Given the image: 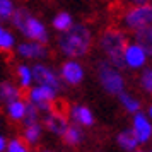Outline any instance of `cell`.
Here are the masks:
<instances>
[{"mask_svg":"<svg viewBox=\"0 0 152 152\" xmlns=\"http://www.w3.org/2000/svg\"><path fill=\"white\" fill-rule=\"evenodd\" d=\"M97 77H99V82L103 86V89L108 94H121L125 87V80L121 74L118 72V69L113 65L111 62H103L97 63Z\"/></svg>","mask_w":152,"mask_h":152,"instance_id":"4","label":"cell"},{"mask_svg":"<svg viewBox=\"0 0 152 152\" xmlns=\"http://www.w3.org/2000/svg\"><path fill=\"white\" fill-rule=\"evenodd\" d=\"M7 152H28V147H26V144H24V140L14 138V140L9 142Z\"/></svg>","mask_w":152,"mask_h":152,"instance_id":"27","label":"cell"},{"mask_svg":"<svg viewBox=\"0 0 152 152\" xmlns=\"http://www.w3.org/2000/svg\"><path fill=\"white\" fill-rule=\"evenodd\" d=\"M12 46H14V36L10 34L5 28H2L0 29V48H2V51L9 53L12 50Z\"/></svg>","mask_w":152,"mask_h":152,"instance_id":"23","label":"cell"},{"mask_svg":"<svg viewBox=\"0 0 152 152\" xmlns=\"http://www.w3.org/2000/svg\"><path fill=\"white\" fill-rule=\"evenodd\" d=\"M5 145H7V140H5V137H0V151H5V149H7Z\"/></svg>","mask_w":152,"mask_h":152,"instance_id":"28","label":"cell"},{"mask_svg":"<svg viewBox=\"0 0 152 152\" xmlns=\"http://www.w3.org/2000/svg\"><path fill=\"white\" fill-rule=\"evenodd\" d=\"M133 5H144V4H149V0H130Z\"/></svg>","mask_w":152,"mask_h":152,"instance_id":"29","label":"cell"},{"mask_svg":"<svg viewBox=\"0 0 152 152\" xmlns=\"http://www.w3.org/2000/svg\"><path fill=\"white\" fill-rule=\"evenodd\" d=\"M74 26H75V24L72 21L70 14H67V12H60V14H56L55 19H53V28H55L56 31H60V33H67V31H70Z\"/></svg>","mask_w":152,"mask_h":152,"instance_id":"19","label":"cell"},{"mask_svg":"<svg viewBox=\"0 0 152 152\" xmlns=\"http://www.w3.org/2000/svg\"><path fill=\"white\" fill-rule=\"evenodd\" d=\"M12 24H14L15 29H19L22 34L29 38L31 41H38L45 45L48 41V33H46V28L43 26L41 21H38L36 17H33V14L29 12L28 9L19 7L15 9L14 15H12Z\"/></svg>","mask_w":152,"mask_h":152,"instance_id":"3","label":"cell"},{"mask_svg":"<svg viewBox=\"0 0 152 152\" xmlns=\"http://www.w3.org/2000/svg\"><path fill=\"white\" fill-rule=\"evenodd\" d=\"M0 97H2V101L5 104H10L17 101V99H22V91L17 89L14 84L10 82H2L0 86Z\"/></svg>","mask_w":152,"mask_h":152,"instance_id":"14","label":"cell"},{"mask_svg":"<svg viewBox=\"0 0 152 152\" xmlns=\"http://www.w3.org/2000/svg\"><path fill=\"white\" fill-rule=\"evenodd\" d=\"M120 101H121V104L125 106V110L128 111V113H138V110H140V103L133 96L126 94V92L120 94Z\"/></svg>","mask_w":152,"mask_h":152,"instance_id":"22","label":"cell"},{"mask_svg":"<svg viewBox=\"0 0 152 152\" xmlns=\"http://www.w3.org/2000/svg\"><path fill=\"white\" fill-rule=\"evenodd\" d=\"M26 110H28V103L24 99H17L14 103L7 104V115L14 121H22L24 115H26Z\"/></svg>","mask_w":152,"mask_h":152,"instance_id":"16","label":"cell"},{"mask_svg":"<svg viewBox=\"0 0 152 152\" xmlns=\"http://www.w3.org/2000/svg\"><path fill=\"white\" fill-rule=\"evenodd\" d=\"M15 9L12 0H0V19L5 21V19H12Z\"/></svg>","mask_w":152,"mask_h":152,"instance_id":"24","label":"cell"},{"mask_svg":"<svg viewBox=\"0 0 152 152\" xmlns=\"http://www.w3.org/2000/svg\"><path fill=\"white\" fill-rule=\"evenodd\" d=\"M149 115L152 116V104H151V108H149Z\"/></svg>","mask_w":152,"mask_h":152,"instance_id":"30","label":"cell"},{"mask_svg":"<svg viewBox=\"0 0 152 152\" xmlns=\"http://www.w3.org/2000/svg\"><path fill=\"white\" fill-rule=\"evenodd\" d=\"M135 43L140 45L147 51V55L152 56V26H147V28L135 31Z\"/></svg>","mask_w":152,"mask_h":152,"instance_id":"15","label":"cell"},{"mask_svg":"<svg viewBox=\"0 0 152 152\" xmlns=\"http://www.w3.org/2000/svg\"><path fill=\"white\" fill-rule=\"evenodd\" d=\"M55 96H56V92L53 89L45 87V86H38V87L29 89L28 99H29V103H33L38 110L45 111V113H50L51 106L55 103Z\"/></svg>","mask_w":152,"mask_h":152,"instance_id":"6","label":"cell"},{"mask_svg":"<svg viewBox=\"0 0 152 152\" xmlns=\"http://www.w3.org/2000/svg\"><path fill=\"white\" fill-rule=\"evenodd\" d=\"M22 121H24L26 126H31V125L38 123V108L33 103H28V110H26V115H24Z\"/></svg>","mask_w":152,"mask_h":152,"instance_id":"25","label":"cell"},{"mask_svg":"<svg viewBox=\"0 0 152 152\" xmlns=\"http://www.w3.org/2000/svg\"><path fill=\"white\" fill-rule=\"evenodd\" d=\"M33 79H34V82H38V86L50 87L55 92H60V89H62V84H60V79L56 77V74L45 65H34L33 67Z\"/></svg>","mask_w":152,"mask_h":152,"instance_id":"7","label":"cell"},{"mask_svg":"<svg viewBox=\"0 0 152 152\" xmlns=\"http://www.w3.org/2000/svg\"><path fill=\"white\" fill-rule=\"evenodd\" d=\"M15 74H17V79H19V82H21L22 89H29L31 80H34V79H33V69H28L26 65H19V67L15 69Z\"/></svg>","mask_w":152,"mask_h":152,"instance_id":"20","label":"cell"},{"mask_svg":"<svg viewBox=\"0 0 152 152\" xmlns=\"http://www.w3.org/2000/svg\"><path fill=\"white\" fill-rule=\"evenodd\" d=\"M140 84L144 91H147L149 94H152V69H145L140 75Z\"/></svg>","mask_w":152,"mask_h":152,"instance_id":"26","label":"cell"},{"mask_svg":"<svg viewBox=\"0 0 152 152\" xmlns=\"http://www.w3.org/2000/svg\"><path fill=\"white\" fill-rule=\"evenodd\" d=\"M133 132H135V135H137L140 144L147 142L152 137V125L149 123V120L142 113H137L135 118H133Z\"/></svg>","mask_w":152,"mask_h":152,"instance_id":"12","label":"cell"},{"mask_svg":"<svg viewBox=\"0 0 152 152\" xmlns=\"http://www.w3.org/2000/svg\"><path fill=\"white\" fill-rule=\"evenodd\" d=\"M22 137H24V142H28L29 145L36 144V142L39 140V137H41V126H39L38 123L31 125V126H26Z\"/></svg>","mask_w":152,"mask_h":152,"instance_id":"21","label":"cell"},{"mask_svg":"<svg viewBox=\"0 0 152 152\" xmlns=\"http://www.w3.org/2000/svg\"><path fill=\"white\" fill-rule=\"evenodd\" d=\"M63 142L67 145H72V147H75V145H79L80 142H82L84 138V133L80 132V128L77 126V125H70L69 128H67V132L62 135Z\"/></svg>","mask_w":152,"mask_h":152,"instance_id":"18","label":"cell"},{"mask_svg":"<svg viewBox=\"0 0 152 152\" xmlns=\"http://www.w3.org/2000/svg\"><path fill=\"white\" fill-rule=\"evenodd\" d=\"M45 126H46L51 133H55V135H63V133L67 132V128L70 126L69 125V116L50 111L48 115L45 116Z\"/></svg>","mask_w":152,"mask_h":152,"instance_id":"8","label":"cell"},{"mask_svg":"<svg viewBox=\"0 0 152 152\" xmlns=\"http://www.w3.org/2000/svg\"><path fill=\"white\" fill-rule=\"evenodd\" d=\"M151 152H152V151H151Z\"/></svg>","mask_w":152,"mask_h":152,"instance_id":"33","label":"cell"},{"mask_svg":"<svg viewBox=\"0 0 152 152\" xmlns=\"http://www.w3.org/2000/svg\"><path fill=\"white\" fill-rule=\"evenodd\" d=\"M116 142L121 149H125V151H133L138 144V138H137V135H135L133 130H123L118 135Z\"/></svg>","mask_w":152,"mask_h":152,"instance_id":"17","label":"cell"},{"mask_svg":"<svg viewBox=\"0 0 152 152\" xmlns=\"http://www.w3.org/2000/svg\"><path fill=\"white\" fill-rule=\"evenodd\" d=\"M70 118L74 120V123L82 125V126H92L94 125V116H92L91 110L86 106H80V104H74L70 108Z\"/></svg>","mask_w":152,"mask_h":152,"instance_id":"13","label":"cell"},{"mask_svg":"<svg viewBox=\"0 0 152 152\" xmlns=\"http://www.w3.org/2000/svg\"><path fill=\"white\" fill-rule=\"evenodd\" d=\"M62 79L65 80V82L72 84V86H75V84H79L80 80L84 79V70L82 67L79 65L77 62H65L62 65Z\"/></svg>","mask_w":152,"mask_h":152,"instance_id":"10","label":"cell"},{"mask_svg":"<svg viewBox=\"0 0 152 152\" xmlns=\"http://www.w3.org/2000/svg\"><path fill=\"white\" fill-rule=\"evenodd\" d=\"M17 53L24 58H45L48 55V50L38 41H28L17 46Z\"/></svg>","mask_w":152,"mask_h":152,"instance_id":"11","label":"cell"},{"mask_svg":"<svg viewBox=\"0 0 152 152\" xmlns=\"http://www.w3.org/2000/svg\"><path fill=\"white\" fill-rule=\"evenodd\" d=\"M99 46L103 48V51L110 58V62L116 69L126 67L125 51L128 48V39H126V36H125L123 31H120L118 28L104 29L103 34L99 36Z\"/></svg>","mask_w":152,"mask_h":152,"instance_id":"2","label":"cell"},{"mask_svg":"<svg viewBox=\"0 0 152 152\" xmlns=\"http://www.w3.org/2000/svg\"><path fill=\"white\" fill-rule=\"evenodd\" d=\"M147 51H145L140 45H128V48L125 51V62L128 67L132 69H138V67H144L147 62Z\"/></svg>","mask_w":152,"mask_h":152,"instance_id":"9","label":"cell"},{"mask_svg":"<svg viewBox=\"0 0 152 152\" xmlns=\"http://www.w3.org/2000/svg\"><path fill=\"white\" fill-rule=\"evenodd\" d=\"M58 46L63 55L70 58L84 56L91 48V31L84 24H75L67 33H60Z\"/></svg>","mask_w":152,"mask_h":152,"instance_id":"1","label":"cell"},{"mask_svg":"<svg viewBox=\"0 0 152 152\" xmlns=\"http://www.w3.org/2000/svg\"><path fill=\"white\" fill-rule=\"evenodd\" d=\"M138 152H140V151H138Z\"/></svg>","mask_w":152,"mask_h":152,"instance_id":"32","label":"cell"},{"mask_svg":"<svg viewBox=\"0 0 152 152\" xmlns=\"http://www.w3.org/2000/svg\"><path fill=\"white\" fill-rule=\"evenodd\" d=\"M45 152H48V151H45Z\"/></svg>","mask_w":152,"mask_h":152,"instance_id":"31","label":"cell"},{"mask_svg":"<svg viewBox=\"0 0 152 152\" xmlns=\"http://www.w3.org/2000/svg\"><path fill=\"white\" fill-rule=\"evenodd\" d=\"M125 24L135 31L152 26V4L133 5L132 9H128L125 14Z\"/></svg>","mask_w":152,"mask_h":152,"instance_id":"5","label":"cell"}]
</instances>
